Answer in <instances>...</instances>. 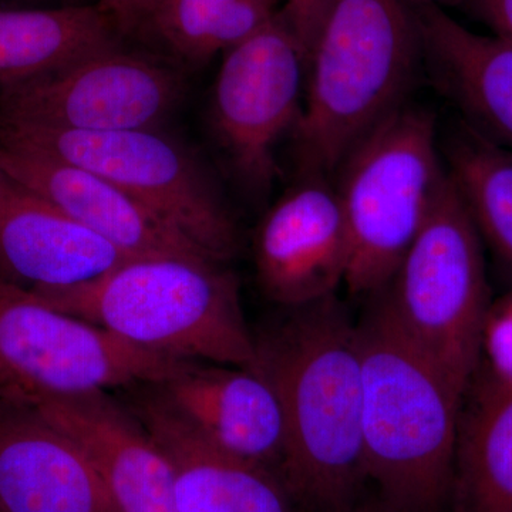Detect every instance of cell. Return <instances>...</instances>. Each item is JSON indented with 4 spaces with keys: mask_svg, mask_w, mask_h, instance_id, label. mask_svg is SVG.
Masks as SVG:
<instances>
[{
    "mask_svg": "<svg viewBox=\"0 0 512 512\" xmlns=\"http://www.w3.org/2000/svg\"><path fill=\"white\" fill-rule=\"evenodd\" d=\"M255 336L256 373L274 387L286 426L281 477L306 512L362 498V365L356 322L336 295L285 308Z\"/></svg>",
    "mask_w": 512,
    "mask_h": 512,
    "instance_id": "cell-1",
    "label": "cell"
},
{
    "mask_svg": "<svg viewBox=\"0 0 512 512\" xmlns=\"http://www.w3.org/2000/svg\"><path fill=\"white\" fill-rule=\"evenodd\" d=\"M356 322L367 480L396 512H450L464 394L404 332L382 293Z\"/></svg>",
    "mask_w": 512,
    "mask_h": 512,
    "instance_id": "cell-2",
    "label": "cell"
},
{
    "mask_svg": "<svg viewBox=\"0 0 512 512\" xmlns=\"http://www.w3.org/2000/svg\"><path fill=\"white\" fill-rule=\"evenodd\" d=\"M32 293L138 348L256 370L239 281L224 262L140 256L86 284Z\"/></svg>",
    "mask_w": 512,
    "mask_h": 512,
    "instance_id": "cell-3",
    "label": "cell"
},
{
    "mask_svg": "<svg viewBox=\"0 0 512 512\" xmlns=\"http://www.w3.org/2000/svg\"><path fill=\"white\" fill-rule=\"evenodd\" d=\"M421 43L402 0H333L308 56L292 136L302 175L338 173L353 150L406 104Z\"/></svg>",
    "mask_w": 512,
    "mask_h": 512,
    "instance_id": "cell-4",
    "label": "cell"
},
{
    "mask_svg": "<svg viewBox=\"0 0 512 512\" xmlns=\"http://www.w3.org/2000/svg\"><path fill=\"white\" fill-rule=\"evenodd\" d=\"M439 147L433 114L404 104L340 165L350 295H376L393 278L446 181Z\"/></svg>",
    "mask_w": 512,
    "mask_h": 512,
    "instance_id": "cell-5",
    "label": "cell"
},
{
    "mask_svg": "<svg viewBox=\"0 0 512 512\" xmlns=\"http://www.w3.org/2000/svg\"><path fill=\"white\" fill-rule=\"evenodd\" d=\"M0 146L93 171L227 264L239 229L214 178L190 148L158 128L76 131L0 119Z\"/></svg>",
    "mask_w": 512,
    "mask_h": 512,
    "instance_id": "cell-6",
    "label": "cell"
},
{
    "mask_svg": "<svg viewBox=\"0 0 512 512\" xmlns=\"http://www.w3.org/2000/svg\"><path fill=\"white\" fill-rule=\"evenodd\" d=\"M483 244L447 173L423 228L377 292L404 332L463 394L480 366L491 305Z\"/></svg>",
    "mask_w": 512,
    "mask_h": 512,
    "instance_id": "cell-7",
    "label": "cell"
},
{
    "mask_svg": "<svg viewBox=\"0 0 512 512\" xmlns=\"http://www.w3.org/2000/svg\"><path fill=\"white\" fill-rule=\"evenodd\" d=\"M191 360L138 348L0 279V394L47 400L164 382Z\"/></svg>",
    "mask_w": 512,
    "mask_h": 512,
    "instance_id": "cell-8",
    "label": "cell"
},
{
    "mask_svg": "<svg viewBox=\"0 0 512 512\" xmlns=\"http://www.w3.org/2000/svg\"><path fill=\"white\" fill-rule=\"evenodd\" d=\"M308 55L284 13L222 55L211 97V126L249 190L274 183L275 151L301 119Z\"/></svg>",
    "mask_w": 512,
    "mask_h": 512,
    "instance_id": "cell-9",
    "label": "cell"
},
{
    "mask_svg": "<svg viewBox=\"0 0 512 512\" xmlns=\"http://www.w3.org/2000/svg\"><path fill=\"white\" fill-rule=\"evenodd\" d=\"M177 69L120 45L0 92V119L63 130L158 128L181 100Z\"/></svg>",
    "mask_w": 512,
    "mask_h": 512,
    "instance_id": "cell-10",
    "label": "cell"
},
{
    "mask_svg": "<svg viewBox=\"0 0 512 512\" xmlns=\"http://www.w3.org/2000/svg\"><path fill=\"white\" fill-rule=\"evenodd\" d=\"M255 268L266 298L296 308L335 295L345 285L349 238L335 184L302 175L259 224Z\"/></svg>",
    "mask_w": 512,
    "mask_h": 512,
    "instance_id": "cell-11",
    "label": "cell"
},
{
    "mask_svg": "<svg viewBox=\"0 0 512 512\" xmlns=\"http://www.w3.org/2000/svg\"><path fill=\"white\" fill-rule=\"evenodd\" d=\"M131 389L128 409L173 468L177 512H306L274 471L198 436L154 384Z\"/></svg>",
    "mask_w": 512,
    "mask_h": 512,
    "instance_id": "cell-12",
    "label": "cell"
},
{
    "mask_svg": "<svg viewBox=\"0 0 512 512\" xmlns=\"http://www.w3.org/2000/svg\"><path fill=\"white\" fill-rule=\"evenodd\" d=\"M154 386L202 439L281 477L285 417L264 376L245 367L188 362Z\"/></svg>",
    "mask_w": 512,
    "mask_h": 512,
    "instance_id": "cell-13",
    "label": "cell"
},
{
    "mask_svg": "<svg viewBox=\"0 0 512 512\" xmlns=\"http://www.w3.org/2000/svg\"><path fill=\"white\" fill-rule=\"evenodd\" d=\"M33 407L76 443L119 512H177L167 457L131 410L109 392Z\"/></svg>",
    "mask_w": 512,
    "mask_h": 512,
    "instance_id": "cell-14",
    "label": "cell"
},
{
    "mask_svg": "<svg viewBox=\"0 0 512 512\" xmlns=\"http://www.w3.org/2000/svg\"><path fill=\"white\" fill-rule=\"evenodd\" d=\"M133 258L0 173L2 281L30 292L72 288Z\"/></svg>",
    "mask_w": 512,
    "mask_h": 512,
    "instance_id": "cell-15",
    "label": "cell"
},
{
    "mask_svg": "<svg viewBox=\"0 0 512 512\" xmlns=\"http://www.w3.org/2000/svg\"><path fill=\"white\" fill-rule=\"evenodd\" d=\"M0 512H119L80 448L36 407L0 394Z\"/></svg>",
    "mask_w": 512,
    "mask_h": 512,
    "instance_id": "cell-16",
    "label": "cell"
},
{
    "mask_svg": "<svg viewBox=\"0 0 512 512\" xmlns=\"http://www.w3.org/2000/svg\"><path fill=\"white\" fill-rule=\"evenodd\" d=\"M0 173L128 255L210 258L157 212L93 171L0 146Z\"/></svg>",
    "mask_w": 512,
    "mask_h": 512,
    "instance_id": "cell-17",
    "label": "cell"
},
{
    "mask_svg": "<svg viewBox=\"0 0 512 512\" xmlns=\"http://www.w3.org/2000/svg\"><path fill=\"white\" fill-rule=\"evenodd\" d=\"M414 18L421 56L468 127L512 150V43L473 32L434 6H424Z\"/></svg>",
    "mask_w": 512,
    "mask_h": 512,
    "instance_id": "cell-18",
    "label": "cell"
},
{
    "mask_svg": "<svg viewBox=\"0 0 512 512\" xmlns=\"http://www.w3.org/2000/svg\"><path fill=\"white\" fill-rule=\"evenodd\" d=\"M450 512H512V386L480 367L458 417Z\"/></svg>",
    "mask_w": 512,
    "mask_h": 512,
    "instance_id": "cell-19",
    "label": "cell"
},
{
    "mask_svg": "<svg viewBox=\"0 0 512 512\" xmlns=\"http://www.w3.org/2000/svg\"><path fill=\"white\" fill-rule=\"evenodd\" d=\"M120 42L97 5L0 9V92Z\"/></svg>",
    "mask_w": 512,
    "mask_h": 512,
    "instance_id": "cell-20",
    "label": "cell"
},
{
    "mask_svg": "<svg viewBox=\"0 0 512 512\" xmlns=\"http://www.w3.org/2000/svg\"><path fill=\"white\" fill-rule=\"evenodd\" d=\"M444 164L484 244L512 271V150L467 127L448 141Z\"/></svg>",
    "mask_w": 512,
    "mask_h": 512,
    "instance_id": "cell-21",
    "label": "cell"
},
{
    "mask_svg": "<svg viewBox=\"0 0 512 512\" xmlns=\"http://www.w3.org/2000/svg\"><path fill=\"white\" fill-rule=\"evenodd\" d=\"M237 0H153L137 36L148 37L188 63L202 53L218 23Z\"/></svg>",
    "mask_w": 512,
    "mask_h": 512,
    "instance_id": "cell-22",
    "label": "cell"
},
{
    "mask_svg": "<svg viewBox=\"0 0 512 512\" xmlns=\"http://www.w3.org/2000/svg\"><path fill=\"white\" fill-rule=\"evenodd\" d=\"M478 367L497 382L512 386V289L488 308Z\"/></svg>",
    "mask_w": 512,
    "mask_h": 512,
    "instance_id": "cell-23",
    "label": "cell"
},
{
    "mask_svg": "<svg viewBox=\"0 0 512 512\" xmlns=\"http://www.w3.org/2000/svg\"><path fill=\"white\" fill-rule=\"evenodd\" d=\"M333 0H284L282 13L309 56Z\"/></svg>",
    "mask_w": 512,
    "mask_h": 512,
    "instance_id": "cell-24",
    "label": "cell"
},
{
    "mask_svg": "<svg viewBox=\"0 0 512 512\" xmlns=\"http://www.w3.org/2000/svg\"><path fill=\"white\" fill-rule=\"evenodd\" d=\"M96 5L124 39L138 35L153 0H99Z\"/></svg>",
    "mask_w": 512,
    "mask_h": 512,
    "instance_id": "cell-25",
    "label": "cell"
},
{
    "mask_svg": "<svg viewBox=\"0 0 512 512\" xmlns=\"http://www.w3.org/2000/svg\"><path fill=\"white\" fill-rule=\"evenodd\" d=\"M478 9L494 35L512 43V0H478Z\"/></svg>",
    "mask_w": 512,
    "mask_h": 512,
    "instance_id": "cell-26",
    "label": "cell"
},
{
    "mask_svg": "<svg viewBox=\"0 0 512 512\" xmlns=\"http://www.w3.org/2000/svg\"><path fill=\"white\" fill-rule=\"evenodd\" d=\"M340 512H396L392 507H389L382 498L377 495L376 498H372V500H365V498H360L356 504H353L352 507L346 508V510Z\"/></svg>",
    "mask_w": 512,
    "mask_h": 512,
    "instance_id": "cell-27",
    "label": "cell"
},
{
    "mask_svg": "<svg viewBox=\"0 0 512 512\" xmlns=\"http://www.w3.org/2000/svg\"><path fill=\"white\" fill-rule=\"evenodd\" d=\"M67 5H83L82 0H66Z\"/></svg>",
    "mask_w": 512,
    "mask_h": 512,
    "instance_id": "cell-28",
    "label": "cell"
}]
</instances>
